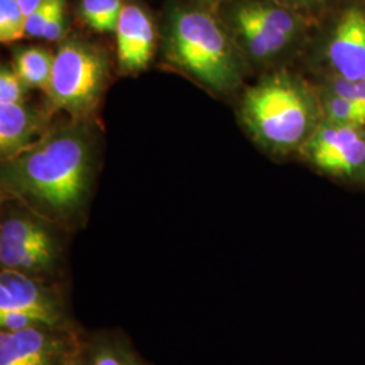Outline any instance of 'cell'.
<instances>
[{
    "label": "cell",
    "mask_w": 365,
    "mask_h": 365,
    "mask_svg": "<svg viewBox=\"0 0 365 365\" xmlns=\"http://www.w3.org/2000/svg\"><path fill=\"white\" fill-rule=\"evenodd\" d=\"M64 0H43L38 9L27 16L26 36L34 38H42V34L48 24L52 19L53 14L56 9L63 3Z\"/></svg>",
    "instance_id": "obj_18"
},
{
    "label": "cell",
    "mask_w": 365,
    "mask_h": 365,
    "mask_svg": "<svg viewBox=\"0 0 365 365\" xmlns=\"http://www.w3.org/2000/svg\"><path fill=\"white\" fill-rule=\"evenodd\" d=\"M99 170L95 120L68 118L22 153L1 161L0 200H15L76 233L90 218Z\"/></svg>",
    "instance_id": "obj_1"
},
{
    "label": "cell",
    "mask_w": 365,
    "mask_h": 365,
    "mask_svg": "<svg viewBox=\"0 0 365 365\" xmlns=\"http://www.w3.org/2000/svg\"><path fill=\"white\" fill-rule=\"evenodd\" d=\"M118 64L123 73H135L149 66L156 46L150 16L137 4H125L115 29Z\"/></svg>",
    "instance_id": "obj_11"
},
{
    "label": "cell",
    "mask_w": 365,
    "mask_h": 365,
    "mask_svg": "<svg viewBox=\"0 0 365 365\" xmlns=\"http://www.w3.org/2000/svg\"><path fill=\"white\" fill-rule=\"evenodd\" d=\"M80 365H153L134 346L119 327L86 330Z\"/></svg>",
    "instance_id": "obj_13"
},
{
    "label": "cell",
    "mask_w": 365,
    "mask_h": 365,
    "mask_svg": "<svg viewBox=\"0 0 365 365\" xmlns=\"http://www.w3.org/2000/svg\"><path fill=\"white\" fill-rule=\"evenodd\" d=\"M238 118L252 141L274 158L299 153L325 119L321 96L287 72L248 88L238 106Z\"/></svg>",
    "instance_id": "obj_2"
},
{
    "label": "cell",
    "mask_w": 365,
    "mask_h": 365,
    "mask_svg": "<svg viewBox=\"0 0 365 365\" xmlns=\"http://www.w3.org/2000/svg\"><path fill=\"white\" fill-rule=\"evenodd\" d=\"M327 91L333 92L341 98H345L365 110V78L359 81H351L342 78H336Z\"/></svg>",
    "instance_id": "obj_19"
},
{
    "label": "cell",
    "mask_w": 365,
    "mask_h": 365,
    "mask_svg": "<svg viewBox=\"0 0 365 365\" xmlns=\"http://www.w3.org/2000/svg\"><path fill=\"white\" fill-rule=\"evenodd\" d=\"M73 235L15 200H0V271L69 286Z\"/></svg>",
    "instance_id": "obj_3"
},
{
    "label": "cell",
    "mask_w": 365,
    "mask_h": 365,
    "mask_svg": "<svg viewBox=\"0 0 365 365\" xmlns=\"http://www.w3.org/2000/svg\"><path fill=\"white\" fill-rule=\"evenodd\" d=\"M167 57L214 93L241 83L240 56L221 24L200 9H176L167 26Z\"/></svg>",
    "instance_id": "obj_4"
},
{
    "label": "cell",
    "mask_w": 365,
    "mask_h": 365,
    "mask_svg": "<svg viewBox=\"0 0 365 365\" xmlns=\"http://www.w3.org/2000/svg\"><path fill=\"white\" fill-rule=\"evenodd\" d=\"M327 57L339 78H365V10L351 7L339 18L327 46Z\"/></svg>",
    "instance_id": "obj_12"
},
{
    "label": "cell",
    "mask_w": 365,
    "mask_h": 365,
    "mask_svg": "<svg viewBox=\"0 0 365 365\" xmlns=\"http://www.w3.org/2000/svg\"><path fill=\"white\" fill-rule=\"evenodd\" d=\"M122 10V0H80L81 18L96 33H115Z\"/></svg>",
    "instance_id": "obj_15"
},
{
    "label": "cell",
    "mask_w": 365,
    "mask_h": 365,
    "mask_svg": "<svg viewBox=\"0 0 365 365\" xmlns=\"http://www.w3.org/2000/svg\"><path fill=\"white\" fill-rule=\"evenodd\" d=\"M66 33V0L56 9L51 22L45 29L42 39L58 41L64 37Z\"/></svg>",
    "instance_id": "obj_20"
},
{
    "label": "cell",
    "mask_w": 365,
    "mask_h": 365,
    "mask_svg": "<svg viewBox=\"0 0 365 365\" xmlns=\"http://www.w3.org/2000/svg\"><path fill=\"white\" fill-rule=\"evenodd\" d=\"M72 365H80V354H78V359L75 360V363H73Z\"/></svg>",
    "instance_id": "obj_22"
},
{
    "label": "cell",
    "mask_w": 365,
    "mask_h": 365,
    "mask_svg": "<svg viewBox=\"0 0 365 365\" xmlns=\"http://www.w3.org/2000/svg\"><path fill=\"white\" fill-rule=\"evenodd\" d=\"M26 36V16L15 0H0V41L10 43Z\"/></svg>",
    "instance_id": "obj_16"
},
{
    "label": "cell",
    "mask_w": 365,
    "mask_h": 365,
    "mask_svg": "<svg viewBox=\"0 0 365 365\" xmlns=\"http://www.w3.org/2000/svg\"><path fill=\"white\" fill-rule=\"evenodd\" d=\"M232 24L249 56L267 61L286 51L299 33V19L274 0H248L233 11Z\"/></svg>",
    "instance_id": "obj_8"
},
{
    "label": "cell",
    "mask_w": 365,
    "mask_h": 365,
    "mask_svg": "<svg viewBox=\"0 0 365 365\" xmlns=\"http://www.w3.org/2000/svg\"><path fill=\"white\" fill-rule=\"evenodd\" d=\"M298 1H304V3H310V1H318V0H298Z\"/></svg>",
    "instance_id": "obj_23"
},
{
    "label": "cell",
    "mask_w": 365,
    "mask_h": 365,
    "mask_svg": "<svg viewBox=\"0 0 365 365\" xmlns=\"http://www.w3.org/2000/svg\"><path fill=\"white\" fill-rule=\"evenodd\" d=\"M108 76L105 53L81 39H68L54 53L46 106L76 120H95Z\"/></svg>",
    "instance_id": "obj_5"
},
{
    "label": "cell",
    "mask_w": 365,
    "mask_h": 365,
    "mask_svg": "<svg viewBox=\"0 0 365 365\" xmlns=\"http://www.w3.org/2000/svg\"><path fill=\"white\" fill-rule=\"evenodd\" d=\"M54 115L48 106L29 102L0 105V161L10 160L33 146L52 126Z\"/></svg>",
    "instance_id": "obj_10"
},
{
    "label": "cell",
    "mask_w": 365,
    "mask_h": 365,
    "mask_svg": "<svg viewBox=\"0 0 365 365\" xmlns=\"http://www.w3.org/2000/svg\"><path fill=\"white\" fill-rule=\"evenodd\" d=\"M15 1L18 3L19 9L22 10V13L26 16L27 19V16H30L38 9L43 0H15Z\"/></svg>",
    "instance_id": "obj_21"
},
{
    "label": "cell",
    "mask_w": 365,
    "mask_h": 365,
    "mask_svg": "<svg viewBox=\"0 0 365 365\" xmlns=\"http://www.w3.org/2000/svg\"><path fill=\"white\" fill-rule=\"evenodd\" d=\"M54 54L43 48H25L18 51L14 60V69L29 88L48 91L52 78Z\"/></svg>",
    "instance_id": "obj_14"
},
{
    "label": "cell",
    "mask_w": 365,
    "mask_h": 365,
    "mask_svg": "<svg viewBox=\"0 0 365 365\" xmlns=\"http://www.w3.org/2000/svg\"><path fill=\"white\" fill-rule=\"evenodd\" d=\"M84 329L33 327L0 331V365H72L78 359Z\"/></svg>",
    "instance_id": "obj_9"
},
{
    "label": "cell",
    "mask_w": 365,
    "mask_h": 365,
    "mask_svg": "<svg viewBox=\"0 0 365 365\" xmlns=\"http://www.w3.org/2000/svg\"><path fill=\"white\" fill-rule=\"evenodd\" d=\"M298 155L333 180L365 187V128L324 119Z\"/></svg>",
    "instance_id": "obj_6"
},
{
    "label": "cell",
    "mask_w": 365,
    "mask_h": 365,
    "mask_svg": "<svg viewBox=\"0 0 365 365\" xmlns=\"http://www.w3.org/2000/svg\"><path fill=\"white\" fill-rule=\"evenodd\" d=\"M18 313L37 327L78 329L69 302V286L13 271H0V314Z\"/></svg>",
    "instance_id": "obj_7"
},
{
    "label": "cell",
    "mask_w": 365,
    "mask_h": 365,
    "mask_svg": "<svg viewBox=\"0 0 365 365\" xmlns=\"http://www.w3.org/2000/svg\"><path fill=\"white\" fill-rule=\"evenodd\" d=\"M29 87L11 66H1L0 71V105L26 102Z\"/></svg>",
    "instance_id": "obj_17"
}]
</instances>
